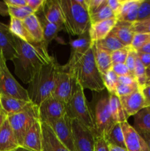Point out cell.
I'll list each match as a JSON object with an SVG mask.
<instances>
[{"instance_id":"1","label":"cell","mask_w":150,"mask_h":151,"mask_svg":"<svg viewBox=\"0 0 150 151\" xmlns=\"http://www.w3.org/2000/svg\"><path fill=\"white\" fill-rule=\"evenodd\" d=\"M17 58L13 60L16 76L24 84H29L36 72L44 65L49 63L52 56L49 55L48 46L43 41L29 44L13 35Z\"/></svg>"},{"instance_id":"2","label":"cell","mask_w":150,"mask_h":151,"mask_svg":"<svg viewBox=\"0 0 150 151\" xmlns=\"http://www.w3.org/2000/svg\"><path fill=\"white\" fill-rule=\"evenodd\" d=\"M63 69L84 89L101 92L105 88L101 75L96 64L92 45L84 53L71 52L69 61L63 66Z\"/></svg>"},{"instance_id":"3","label":"cell","mask_w":150,"mask_h":151,"mask_svg":"<svg viewBox=\"0 0 150 151\" xmlns=\"http://www.w3.org/2000/svg\"><path fill=\"white\" fill-rule=\"evenodd\" d=\"M60 65L53 57L49 63L44 65L36 72L26 89L31 103L40 106L44 100L51 95Z\"/></svg>"},{"instance_id":"4","label":"cell","mask_w":150,"mask_h":151,"mask_svg":"<svg viewBox=\"0 0 150 151\" xmlns=\"http://www.w3.org/2000/svg\"><path fill=\"white\" fill-rule=\"evenodd\" d=\"M63 16V25L71 35H83L89 30L90 16L85 0H57Z\"/></svg>"},{"instance_id":"5","label":"cell","mask_w":150,"mask_h":151,"mask_svg":"<svg viewBox=\"0 0 150 151\" xmlns=\"http://www.w3.org/2000/svg\"><path fill=\"white\" fill-rule=\"evenodd\" d=\"M67 114L71 118L82 122L97 137L92 108L85 97L84 88L76 83L71 98L67 104Z\"/></svg>"},{"instance_id":"6","label":"cell","mask_w":150,"mask_h":151,"mask_svg":"<svg viewBox=\"0 0 150 151\" xmlns=\"http://www.w3.org/2000/svg\"><path fill=\"white\" fill-rule=\"evenodd\" d=\"M7 119L19 145L21 147L27 131L36 121L40 120L39 107L32 103H29L19 113L8 115Z\"/></svg>"},{"instance_id":"7","label":"cell","mask_w":150,"mask_h":151,"mask_svg":"<svg viewBox=\"0 0 150 151\" xmlns=\"http://www.w3.org/2000/svg\"><path fill=\"white\" fill-rule=\"evenodd\" d=\"M109 95L108 92L96 95L94 100V109H92L97 137H102L104 139L107 138L116 124L110 112Z\"/></svg>"},{"instance_id":"8","label":"cell","mask_w":150,"mask_h":151,"mask_svg":"<svg viewBox=\"0 0 150 151\" xmlns=\"http://www.w3.org/2000/svg\"><path fill=\"white\" fill-rule=\"evenodd\" d=\"M3 55L0 57V94L19 100L30 101L26 89L18 83L6 64Z\"/></svg>"},{"instance_id":"9","label":"cell","mask_w":150,"mask_h":151,"mask_svg":"<svg viewBox=\"0 0 150 151\" xmlns=\"http://www.w3.org/2000/svg\"><path fill=\"white\" fill-rule=\"evenodd\" d=\"M38 107L40 121L44 123H51L67 114V105L52 95L44 100Z\"/></svg>"},{"instance_id":"10","label":"cell","mask_w":150,"mask_h":151,"mask_svg":"<svg viewBox=\"0 0 150 151\" xmlns=\"http://www.w3.org/2000/svg\"><path fill=\"white\" fill-rule=\"evenodd\" d=\"M72 132L76 151H94L95 134L77 119H72Z\"/></svg>"},{"instance_id":"11","label":"cell","mask_w":150,"mask_h":151,"mask_svg":"<svg viewBox=\"0 0 150 151\" xmlns=\"http://www.w3.org/2000/svg\"><path fill=\"white\" fill-rule=\"evenodd\" d=\"M75 82L70 74L63 69V66H60L51 95L67 105L71 98Z\"/></svg>"},{"instance_id":"12","label":"cell","mask_w":150,"mask_h":151,"mask_svg":"<svg viewBox=\"0 0 150 151\" xmlns=\"http://www.w3.org/2000/svg\"><path fill=\"white\" fill-rule=\"evenodd\" d=\"M60 142L70 151L75 150L72 132V118L68 114L57 120L48 124Z\"/></svg>"},{"instance_id":"13","label":"cell","mask_w":150,"mask_h":151,"mask_svg":"<svg viewBox=\"0 0 150 151\" xmlns=\"http://www.w3.org/2000/svg\"><path fill=\"white\" fill-rule=\"evenodd\" d=\"M125 147L127 151H149L144 139L140 135L135 128L129 124L127 121L121 123Z\"/></svg>"},{"instance_id":"14","label":"cell","mask_w":150,"mask_h":151,"mask_svg":"<svg viewBox=\"0 0 150 151\" xmlns=\"http://www.w3.org/2000/svg\"><path fill=\"white\" fill-rule=\"evenodd\" d=\"M127 118L135 116L144 109V97L141 88H138L129 95L119 97Z\"/></svg>"},{"instance_id":"15","label":"cell","mask_w":150,"mask_h":151,"mask_svg":"<svg viewBox=\"0 0 150 151\" xmlns=\"http://www.w3.org/2000/svg\"><path fill=\"white\" fill-rule=\"evenodd\" d=\"M42 139L41 122L38 120L32 125L25 135L21 147L29 151H41Z\"/></svg>"},{"instance_id":"16","label":"cell","mask_w":150,"mask_h":151,"mask_svg":"<svg viewBox=\"0 0 150 151\" xmlns=\"http://www.w3.org/2000/svg\"><path fill=\"white\" fill-rule=\"evenodd\" d=\"M41 126L43 136L41 151H70L59 140L48 124L41 122Z\"/></svg>"},{"instance_id":"17","label":"cell","mask_w":150,"mask_h":151,"mask_svg":"<svg viewBox=\"0 0 150 151\" xmlns=\"http://www.w3.org/2000/svg\"><path fill=\"white\" fill-rule=\"evenodd\" d=\"M117 22V19L115 17L91 24L88 30L91 41L98 42L104 39L111 32Z\"/></svg>"},{"instance_id":"18","label":"cell","mask_w":150,"mask_h":151,"mask_svg":"<svg viewBox=\"0 0 150 151\" xmlns=\"http://www.w3.org/2000/svg\"><path fill=\"white\" fill-rule=\"evenodd\" d=\"M20 147L7 118L0 128V151H15Z\"/></svg>"},{"instance_id":"19","label":"cell","mask_w":150,"mask_h":151,"mask_svg":"<svg viewBox=\"0 0 150 151\" xmlns=\"http://www.w3.org/2000/svg\"><path fill=\"white\" fill-rule=\"evenodd\" d=\"M143 0H123L119 13L116 16L118 21L134 23L137 22L140 5Z\"/></svg>"},{"instance_id":"20","label":"cell","mask_w":150,"mask_h":151,"mask_svg":"<svg viewBox=\"0 0 150 151\" xmlns=\"http://www.w3.org/2000/svg\"><path fill=\"white\" fill-rule=\"evenodd\" d=\"M92 47L96 64L98 68L99 72L102 75L110 70L113 66L111 60V53L100 47L97 42H92Z\"/></svg>"},{"instance_id":"21","label":"cell","mask_w":150,"mask_h":151,"mask_svg":"<svg viewBox=\"0 0 150 151\" xmlns=\"http://www.w3.org/2000/svg\"><path fill=\"white\" fill-rule=\"evenodd\" d=\"M0 50L5 60L13 61L18 56L13 35L10 31L0 29Z\"/></svg>"},{"instance_id":"22","label":"cell","mask_w":150,"mask_h":151,"mask_svg":"<svg viewBox=\"0 0 150 151\" xmlns=\"http://www.w3.org/2000/svg\"><path fill=\"white\" fill-rule=\"evenodd\" d=\"M42 10L46 19L51 23L63 27V20L61 10L57 0H45Z\"/></svg>"},{"instance_id":"23","label":"cell","mask_w":150,"mask_h":151,"mask_svg":"<svg viewBox=\"0 0 150 151\" xmlns=\"http://www.w3.org/2000/svg\"><path fill=\"white\" fill-rule=\"evenodd\" d=\"M113 33L125 47H130L135 32L132 27V23L118 21L112 29Z\"/></svg>"},{"instance_id":"24","label":"cell","mask_w":150,"mask_h":151,"mask_svg":"<svg viewBox=\"0 0 150 151\" xmlns=\"http://www.w3.org/2000/svg\"><path fill=\"white\" fill-rule=\"evenodd\" d=\"M35 14L38 17L41 27H42L43 32H44V42L48 46L49 44L57 37L58 32L61 29H63V27L57 26V25L54 24L49 22L46 19L45 16L43 13L42 7L36 13H35Z\"/></svg>"},{"instance_id":"25","label":"cell","mask_w":150,"mask_h":151,"mask_svg":"<svg viewBox=\"0 0 150 151\" xmlns=\"http://www.w3.org/2000/svg\"><path fill=\"white\" fill-rule=\"evenodd\" d=\"M23 23L26 30L35 42L41 43L44 41V32L42 27L35 13L29 15L28 17L24 19Z\"/></svg>"},{"instance_id":"26","label":"cell","mask_w":150,"mask_h":151,"mask_svg":"<svg viewBox=\"0 0 150 151\" xmlns=\"http://www.w3.org/2000/svg\"><path fill=\"white\" fill-rule=\"evenodd\" d=\"M0 98H1L3 110L7 114V116L19 113L23 110L29 103H31L30 101L19 100L1 94H0Z\"/></svg>"},{"instance_id":"27","label":"cell","mask_w":150,"mask_h":151,"mask_svg":"<svg viewBox=\"0 0 150 151\" xmlns=\"http://www.w3.org/2000/svg\"><path fill=\"white\" fill-rule=\"evenodd\" d=\"M109 106H110L111 115L116 123H122L125 121H127V116L122 107L120 99L117 95L110 94Z\"/></svg>"},{"instance_id":"28","label":"cell","mask_w":150,"mask_h":151,"mask_svg":"<svg viewBox=\"0 0 150 151\" xmlns=\"http://www.w3.org/2000/svg\"><path fill=\"white\" fill-rule=\"evenodd\" d=\"M9 30L15 36L21 38L23 41L29 44H35V42L33 38L31 37L26 27L24 25L23 21L15 18L10 17V22L9 25Z\"/></svg>"},{"instance_id":"29","label":"cell","mask_w":150,"mask_h":151,"mask_svg":"<svg viewBox=\"0 0 150 151\" xmlns=\"http://www.w3.org/2000/svg\"><path fill=\"white\" fill-rule=\"evenodd\" d=\"M134 128L137 131L150 133V107L144 108L135 115Z\"/></svg>"},{"instance_id":"30","label":"cell","mask_w":150,"mask_h":151,"mask_svg":"<svg viewBox=\"0 0 150 151\" xmlns=\"http://www.w3.org/2000/svg\"><path fill=\"white\" fill-rule=\"evenodd\" d=\"M108 145L119 146V147L126 148L124 143L123 131H122L121 123H116L110 131V134L105 139Z\"/></svg>"},{"instance_id":"31","label":"cell","mask_w":150,"mask_h":151,"mask_svg":"<svg viewBox=\"0 0 150 151\" xmlns=\"http://www.w3.org/2000/svg\"><path fill=\"white\" fill-rule=\"evenodd\" d=\"M89 16L91 24L116 17L113 12L112 11L111 9L107 5V0L98 10H96L95 12H94L91 14H90Z\"/></svg>"},{"instance_id":"32","label":"cell","mask_w":150,"mask_h":151,"mask_svg":"<svg viewBox=\"0 0 150 151\" xmlns=\"http://www.w3.org/2000/svg\"><path fill=\"white\" fill-rule=\"evenodd\" d=\"M92 45V41L90 38L88 31L83 35H80L76 39L73 40L71 42V52L84 53Z\"/></svg>"},{"instance_id":"33","label":"cell","mask_w":150,"mask_h":151,"mask_svg":"<svg viewBox=\"0 0 150 151\" xmlns=\"http://www.w3.org/2000/svg\"><path fill=\"white\" fill-rule=\"evenodd\" d=\"M103 83L107 90V92L111 94H116V88L119 85V76L110 69L105 74L101 75Z\"/></svg>"},{"instance_id":"34","label":"cell","mask_w":150,"mask_h":151,"mask_svg":"<svg viewBox=\"0 0 150 151\" xmlns=\"http://www.w3.org/2000/svg\"><path fill=\"white\" fill-rule=\"evenodd\" d=\"M99 44L101 47H102L104 50H107L110 53L116 50H119V49L126 47L113 33L110 32L104 39L101 41H98Z\"/></svg>"},{"instance_id":"35","label":"cell","mask_w":150,"mask_h":151,"mask_svg":"<svg viewBox=\"0 0 150 151\" xmlns=\"http://www.w3.org/2000/svg\"><path fill=\"white\" fill-rule=\"evenodd\" d=\"M9 7V16L10 17L15 18V19L22 20L26 19L29 15L34 13L32 9L27 5L24 7H11L8 6Z\"/></svg>"},{"instance_id":"36","label":"cell","mask_w":150,"mask_h":151,"mask_svg":"<svg viewBox=\"0 0 150 151\" xmlns=\"http://www.w3.org/2000/svg\"><path fill=\"white\" fill-rule=\"evenodd\" d=\"M135 78H136L137 83L141 89L146 86V67L143 65L141 60L138 58H137L136 63H135V69L133 72Z\"/></svg>"},{"instance_id":"37","label":"cell","mask_w":150,"mask_h":151,"mask_svg":"<svg viewBox=\"0 0 150 151\" xmlns=\"http://www.w3.org/2000/svg\"><path fill=\"white\" fill-rule=\"evenodd\" d=\"M150 42V34L135 32L130 47L138 51L139 49Z\"/></svg>"},{"instance_id":"38","label":"cell","mask_w":150,"mask_h":151,"mask_svg":"<svg viewBox=\"0 0 150 151\" xmlns=\"http://www.w3.org/2000/svg\"><path fill=\"white\" fill-rule=\"evenodd\" d=\"M129 52V47H124L119 49L116 51L111 52V60L112 64H117V63H125L126 59L127 58Z\"/></svg>"},{"instance_id":"39","label":"cell","mask_w":150,"mask_h":151,"mask_svg":"<svg viewBox=\"0 0 150 151\" xmlns=\"http://www.w3.org/2000/svg\"><path fill=\"white\" fill-rule=\"evenodd\" d=\"M132 27L135 32L150 34V21H137L132 23Z\"/></svg>"},{"instance_id":"40","label":"cell","mask_w":150,"mask_h":151,"mask_svg":"<svg viewBox=\"0 0 150 151\" xmlns=\"http://www.w3.org/2000/svg\"><path fill=\"white\" fill-rule=\"evenodd\" d=\"M150 16V0H143L138 10L137 21H144Z\"/></svg>"},{"instance_id":"41","label":"cell","mask_w":150,"mask_h":151,"mask_svg":"<svg viewBox=\"0 0 150 151\" xmlns=\"http://www.w3.org/2000/svg\"><path fill=\"white\" fill-rule=\"evenodd\" d=\"M137 58H138V52L136 50L132 49L131 47H129V52H128L127 58L125 61V64L132 74H133L134 69H135Z\"/></svg>"},{"instance_id":"42","label":"cell","mask_w":150,"mask_h":151,"mask_svg":"<svg viewBox=\"0 0 150 151\" xmlns=\"http://www.w3.org/2000/svg\"><path fill=\"white\" fill-rule=\"evenodd\" d=\"M138 88H140L138 86H126L123 85V84H119L117 88H116V95H117L119 97H124V96L132 94Z\"/></svg>"},{"instance_id":"43","label":"cell","mask_w":150,"mask_h":151,"mask_svg":"<svg viewBox=\"0 0 150 151\" xmlns=\"http://www.w3.org/2000/svg\"><path fill=\"white\" fill-rule=\"evenodd\" d=\"M106 1L107 0H85V4L89 15L98 10Z\"/></svg>"},{"instance_id":"44","label":"cell","mask_w":150,"mask_h":151,"mask_svg":"<svg viewBox=\"0 0 150 151\" xmlns=\"http://www.w3.org/2000/svg\"><path fill=\"white\" fill-rule=\"evenodd\" d=\"M112 70L119 77L124 76L128 75H133L132 72L129 71L127 66L125 63H117L112 66Z\"/></svg>"},{"instance_id":"45","label":"cell","mask_w":150,"mask_h":151,"mask_svg":"<svg viewBox=\"0 0 150 151\" xmlns=\"http://www.w3.org/2000/svg\"><path fill=\"white\" fill-rule=\"evenodd\" d=\"M94 151H110L109 145L105 139L102 137H96L95 138Z\"/></svg>"},{"instance_id":"46","label":"cell","mask_w":150,"mask_h":151,"mask_svg":"<svg viewBox=\"0 0 150 151\" xmlns=\"http://www.w3.org/2000/svg\"><path fill=\"white\" fill-rule=\"evenodd\" d=\"M119 83L126 86H138L136 78L134 75H128L119 77Z\"/></svg>"},{"instance_id":"47","label":"cell","mask_w":150,"mask_h":151,"mask_svg":"<svg viewBox=\"0 0 150 151\" xmlns=\"http://www.w3.org/2000/svg\"><path fill=\"white\" fill-rule=\"evenodd\" d=\"M122 2H123V0H107V5L111 9L116 17L120 12Z\"/></svg>"},{"instance_id":"48","label":"cell","mask_w":150,"mask_h":151,"mask_svg":"<svg viewBox=\"0 0 150 151\" xmlns=\"http://www.w3.org/2000/svg\"><path fill=\"white\" fill-rule=\"evenodd\" d=\"M45 0H26L28 7H30L34 12V13H36L40 8L44 4Z\"/></svg>"},{"instance_id":"49","label":"cell","mask_w":150,"mask_h":151,"mask_svg":"<svg viewBox=\"0 0 150 151\" xmlns=\"http://www.w3.org/2000/svg\"><path fill=\"white\" fill-rule=\"evenodd\" d=\"M144 97V108L150 107V85L141 89Z\"/></svg>"},{"instance_id":"50","label":"cell","mask_w":150,"mask_h":151,"mask_svg":"<svg viewBox=\"0 0 150 151\" xmlns=\"http://www.w3.org/2000/svg\"><path fill=\"white\" fill-rule=\"evenodd\" d=\"M138 58L146 68L150 66V54L148 53L138 52Z\"/></svg>"},{"instance_id":"51","label":"cell","mask_w":150,"mask_h":151,"mask_svg":"<svg viewBox=\"0 0 150 151\" xmlns=\"http://www.w3.org/2000/svg\"><path fill=\"white\" fill-rule=\"evenodd\" d=\"M4 2L11 7H24L27 5L26 0H4Z\"/></svg>"},{"instance_id":"52","label":"cell","mask_w":150,"mask_h":151,"mask_svg":"<svg viewBox=\"0 0 150 151\" xmlns=\"http://www.w3.org/2000/svg\"><path fill=\"white\" fill-rule=\"evenodd\" d=\"M0 15L2 16H9L8 5L4 2V1H0Z\"/></svg>"},{"instance_id":"53","label":"cell","mask_w":150,"mask_h":151,"mask_svg":"<svg viewBox=\"0 0 150 151\" xmlns=\"http://www.w3.org/2000/svg\"><path fill=\"white\" fill-rule=\"evenodd\" d=\"M137 131V130H136ZM140 134V135L144 139V140L146 142L147 145H148L149 149L150 151V133L149 132H145V131H137Z\"/></svg>"},{"instance_id":"54","label":"cell","mask_w":150,"mask_h":151,"mask_svg":"<svg viewBox=\"0 0 150 151\" xmlns=\"http://www.w3.org/2000/svg\"><path fill=\"white\" fill-rule=\"evenodd\" d=\"M137 52H138L148 53V54H150V42H149L148 44H146V45H144V47H141V48L139 49Z\"/></svg>"},{"instance_id":"55","label":"cell","mask_w":150,"mask_h":151,"mask_svg":"<svg viewBox=\"0 0 150 151\" xmlns=\"http://www.w3.org/2000/svg\"><path fill=\"white\" fill-rule=\"evenodd\" d=\"M109 150L110 151H127L126 148L119 147L116 145H109Z\"/></svg>"},{"instance_id":"56","label":"cell","mask_w":150,"mask_h":151,"mask_svg":"<svg viewBox=\"0 0 150 151\" xmlns=\"http://www.w3.org/2000/svg\"><path fill=\"white\" fill-rule=\"evenodd\" d=\"M146 86L150 85V66L146 68Z\"/></svg>"},{"instance_id":"57","label":"cell","mask_w":150,"mask_h":151,"mask_svg":"<svg viewBox=\"0 0 150 151\" xmlns=\"http://www.w3.org/2000/svg\"><path fill=\"white\" fill-rule=\"evenodd\" d=\"M7 118V115L5 112L0 114V128H1V125H3V123H4V122L6 120Z\"/></svg>"},{"instance_id":"58","label":"cell","mask_w":150,"mask_h":151,"mask_svg":"<svg viewBox=\"0 0 150 151\" xmlns=\"http://www.w3.org/2000/svg\"><path fill=\"white\" fill-rule=\"evenodd\" d=\"M0 29L4 31H10L9 30V26H7L5 24L2 23L1 22H0Z\"/></svg>"},{"instance_id":"59","label":"cell","mask_w":150,"mask_h":151,"mask_svg":"<svg viewBox=\"0 0 150 151\" xmlns=\"http://www.w3.org/2000/svg\"><path fill=\"white\" fill-rule=\"evenodd\" d=\"M15 151H29V150H26V149H25V148H24V147H19V148L18 149H16V150Z\"/></svg>"},{"instance_id":"60","label":"cell","mask_w":150,"mask_h":151,"mask_svg":"<svg viewBox=\"0 0 150 151\" xmlns=\"http://www.w3.org/2000/svg\"><path fill=\"white\" fill-rule=\"evenodd\" d=\"M4 110L2 109V106H1V98H0V114L4 113Z\"/></svg>"},{"instance_id":"61","label":"cell","mask_w":150,"mask_h":151,"mask_svg":"<svg viewBox=\"0 0 150 151\" xmlns=\"http://www.w3.org/2000/svg\"><path fill=\"white\" fill-rule=\"evenodd\" d=\"M145 20H146V21H150V16H149L148 18H146V19Z\"/></svg>"},{"instance_id":"62","label":"cell","mask_w":150,"mask_h":151,"mask_svg":"<svg viewBox=\"0 0 150 151\" xmlns=\"http://www.w3.org/2000/svg\"><path fill=\"white\" fill-rule=\"evenodd\" d=\"M1 55H3V53H2V52H1V50H0V57H1Z\"/></svg>"}]
</instances>
